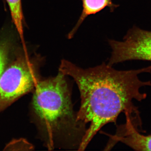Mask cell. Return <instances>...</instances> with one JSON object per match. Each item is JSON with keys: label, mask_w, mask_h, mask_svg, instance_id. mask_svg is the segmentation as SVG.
<instances>
[{"label": "cell", "mask_w": 151, "mask_h": 151, "mask_svg": "<svg viewBox=\"0 0 151 151\" xmlns=\"http://www.w3.org/2000/svg\"><path fill=\"white\" fill-rule=\"evenodd\" d=\"M6 1L9 7L13 21L21 40L23 45L25 48L24 37L23 17L22 12L21 0H6Z\"/></svg>", "instance_id": "obj_7"}, {"label": "cell", "mask_w": 151, "mask_h": 151, "mask_svg": "<svg viewBox=\"0 0 151 151\" xmlns=\"http://www.w3.org/2000/svg\"><path fill=\"white\" fill-rule=\"evenodd\" d=\"M41 60H30L27 55L17 57L0 76V112L25 94L33 91L41 79Z\"/></svg>", "instance_id": "obj_3"}, {"label": "cell", "mask_w": 151, "mask_h": 151, "mask_svg": "<svg viewBox=\"0 0 151 151\" xmlns=\"http://www.w3.org/2000/svg\"><path fill=\"white\" fill-rule=\"evenodd\" d=\"M10 43L7 40L0 41V76L5 68L8 59Z\"/></svg>", "instance_id": "obj_8"}, {"label": "cell", "mask_w": 151, "mask_h": 151, "mask_svg": "<svg viewBox=\"0 0 151 151\" xmlns=\"http://www.w3.org/2000/svg\"><path fill=\"white\" fill-rule=\"evenodd\" d=\"M58 71L73 78L79 89L81 105L77 112L78 120L89 124L78 151L87 147L97 132L106 124H116L122 113L139 117L134 100L141 102L147 98L140 89L151 86V81H142L139 76L151 73V65L138 69L117 70L102 63L83 68L63 59Z\"/></svg>", "instance_id": "obj_1"}, {"label": "cell", "mask_w": 151, "mask_h": 151, "mask_svg": "<svg viewBox=\"0 0 151 151\" xmlns=\"http://www.w3.org/2000/svg\"><path fill=\"white\" fill-rule=\"evenodd\" d=\"M112 51L108 64L111 66L129 60L151 61V31L133 27L122 41L108 40Z\"/></svg>", "instance_id": "obj_4"}, {"label": "cell", "mask_w": 151, "mask_h": 151, "mask_svg": "<svg viewBox=\"0 0 151 151\" xmlns=\"http://www.w3.org/2000/svg\"><path fill=\"white\" fill-rule=\"evenodd\" d=\"M82 2V12L78 21L72 30L68 34V38H72L78 29L85 19L92 14L99 12L105 8L108 7L111 12H113L119 6L115 4L112 0H81Z\"/></svg>", "instance_id": "obj_6"}, {"label": "cell", "mask_w": 151, "mask_h": 151, "mask_svg": "<svg viewBox=\"0 0 151 151\" xmlns=\"http://www.w3.org/2000/svg\"><path fill=\"white\" fill-rule=\"evenodd\" d=\"M126 117V123L117 126L116 134L110 135L104 150H110L117 143L122 142L134 150L151 151V134H140V125L129 116Z\"/></svg>", "instance_id": "obj_5"}, {"label": "cell", "mask_w": 151, "mask_h": 151, "mask_svg": "<svg viewBox=\"0 0 151 151\" xmlns=\"http://www.w3.org/2000/svg\"><path fill=\"white\" fill-rule=\"evenodd\" d=\"M68 77L58 71L55 76L41 78L33 90V114L49 150H78L87 129L74 111Z\"/></svg>", "instance_id": "obj_2"}]
</instances>
